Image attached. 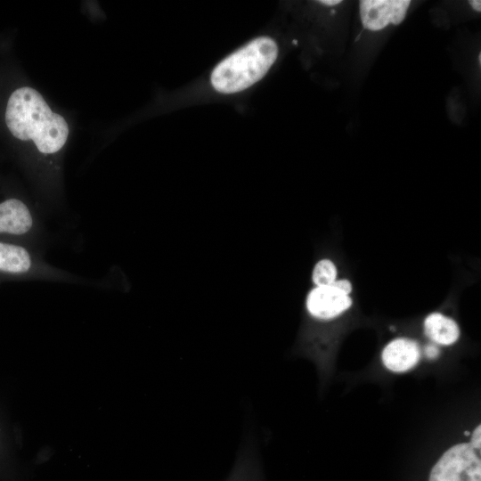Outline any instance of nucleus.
<instances>
[{
	"label": "nucleus",
	"mask_w": 481,
	"mask_h": 481,
	"mask_svg": "<svg viewBox=\"0 0 481 481\" xmlns=\"http://www.w3.org/2000/svg\"><path fill=\"white\" fill-rule=\"evenodd\" d=\"M4 121L12 136L32 142L43 155L60 151L69 134L65 118L53 112L42 94L29 86L17 88L11 94Z\"/></svg>",
	"instance_id": "obj_1"
},
{
	"label": "nucleus",
	"mask_w": 481,
	"mask_h": 481,
	"mask_svg": "<svg viewBox=\"0 0 481 481\" xmlns=\"http://www.w3.org/2000/svg\"><path fill=\"white\" fill-rule=\"evenodd\" d=\"M277 56L278 46L272 38H256L216 66L211 85L222 94L243 91L265 77Z\"/></svg>",
	"instance_id": "obj_2"
},
{
	"label": "nucleus",
	"mask_w": 481,
	"mask_h": 481,
	"mask_svg": "<svg viewBox=\"0 0 481 481\" xmlns=\"http://www.w3.org/2000/svg\"><path fill=\"white\" fill-rule=\"evenodd\" d=\"M479 452L469 443L452 446L433 467L429 481H481Z\"/></svg>",
	"instance_id": "obj_3"
},
{
	"label": "nucleus",
	"mask_w": 481,
	"mask_h": 481,
	"mask_svg": "<svg viewBox=\"0 0 481 481\" xmlns=\"http://www.w3.org/2000/svg\"><path fill=\"white\" fill-rule=\"evenodd\" d=\"M46 268L23 242L0 240V280L45 275Z\"/></svg>",
	"instance_id": "obj_4"
},
{
	"label": "nucleus",
	"mask_w": 481,
	"mask_h": 481,
	"mask_svg": "<svg viewBox=\"0 0 481 481\" xmlns=\"http://www.w3.org/2000/svg\"><path fill=\"white\" fill-rule=\"evenodd\" d=\"M36 227V217L24 200L0 193V240L24 243Z\"/></svg>",
	"instance_id": "obj_5"
},
{
	"label": "nucleus",
	"mask_w": 481,
	"mask_h": 481,
	"mask_svg": "<svg viewBox=\"0 0 481 481\" xmlns=\"http://www.w3.org/2000/svg\"><path fill=\"white\" fill-rule=\"evenodd\" d=\"M350 295H346L334 285L314 286L306 298L307 314L315 321H330L351 307Z\"/></svg>",
	"instance_id": "obj_6"
},
{
	"label": "nucleus",
	"mask_w": 481,
	"mask_h": 481,
	"mask_svg": "<svg viewBox=\"0 0 481 481\" xmlns=\"http://www.w3.org/2000/svg\"><path fill=\"white\" fill-rule=\"evenodd\" d=\"M409 0H363L360 1V15L365 29L380 30L389 24L397 25L406 15Z\"/></svg>",
	"instance_id": "obj_7"
},
{
	"label": "nucleus",
	"mask_w": 481,
	"mask_h": 481,
	"mask_svg": "<svg viewBox=\"0 0 481 481\" xmlns=\"http://www.w3.org/2000/svg\"><path fill=\"white\" fill-rule=\"evenodd\" d=\"M381 357L384 365L388 370L404 372L418 363L420 352L416 341L406 338H398L387 344Z\"/></svg>",
	"instance_id": "obj_8"
},
{
	"label": "nucleus",
	"mask_w": 481,
	"mask_h": 481,
	"mask_svg": "<svg viewBox=\"0 0 481 481\" xmlns=\"http://www.w3.org/2000/svg\"><path fill=\"white\" fill-rule=\"evenodd\" d=\"M424 331L430 340L443 346L455 343L460 337V329L455 321L437 312L425 318Z\"/></svg>",
	"instance_id": "obj_9"
},
{
	"label": "nucleus",
	"mask_w": 481,
	"mask_h": 481,
	"mask_svg": "<svg viewBox=\"0 0 481 481\" xmlns=\"http://www.w3.org/2000/svg\"><path fill=\"white\" fill-rule=\"evenodd\" d=\"M338 277L336 265L329 258H322L314 265L311 279L314 286L331 285Z\"/></svg>",
	"instance_id": "obj_10"
},
{
	"label": "nucleus",
	"mask_w": 481,
	"mask_h": 481,
	"mask_svg": "<svg viewBox=\"0 0 481 481\" xmlns=\"http://www.w3.org/2000/svg\"><path fill=\"white\" fill-rule=\"evenodd\" d=\"M332 285L340 289L346 295H350L353 290V285L347 279H337Z\"/></svg>",
	"instance_id": "obj_11"
},
{
	"label": "nucleus",
	"mask_w": 481,
	"mask_h": 481,
	"mask_svg": "<svg viewBox=\"0 0 481 481\" xmlns=\"http://www.w3.org/2000/svg\"><path fill=\"white\" fill-rule=\"evenodd\" d=\"M481 428H480V425H478L473 434H472V437H471V442H470V444L473 448H475L476 450L477 451H480V447H481Z\"/></svg>",
	"instance_id": "obj_12"
},
{
	"label": "nucleus",
	"mask_w": 481,
	"mask_h": 481,
	"mask_svg": "<svg viewBox=\"0 0 481 481\" xmlns=\"http://www.w3.org/2000/svg\"><path fill=\"white\" fill-rule=\"evenodd\" d=\"M425 355L429 359H435L439 355V349L433 344L428 345L425 347Z\"/></svg>",
	"instance_id": "obj_13"
},
{
	"label": "nucleus",
	"mask_w": 481,
	"mask_h": 481,
	"mask_svg": "<svg viewBox=\"0 0 481 481\" xmlns=\"http://www.w3.org/2000/svg\"><path fill=\"white\" fill-rule=\"evenodd\" d=\"M469 4L475 11H481V2L479 0H471L469 1Z\"/></svg>",
	"instance_id": "obj_14"
},
{
	"label": "nucleus",
	"mask_w": 481,
	"mask_h": 481,
	"mask_svg": "<svg viewBox=\"0 0 481 481\" xmlns=\"http://www.w3.org/2000/svg\"><path fill=\"white\" fill-rule=\"evenodd\" d=\"M320 3L325 5L331 6L340 4L341 0H322L320 1Z\"/></svg>",
	"instance_id": "obj_15"
}]
</instances>
